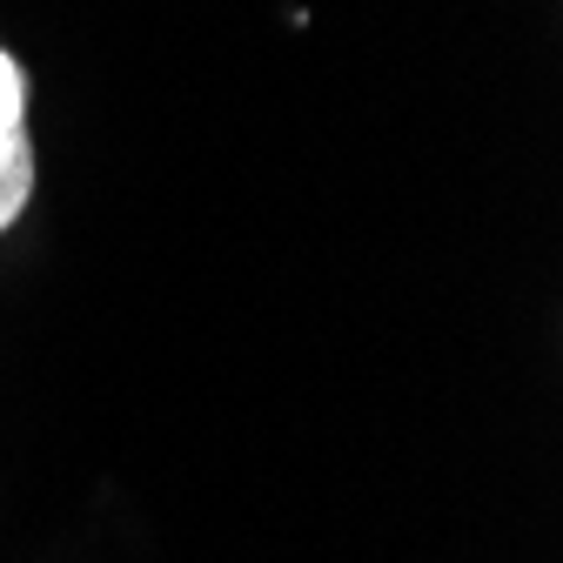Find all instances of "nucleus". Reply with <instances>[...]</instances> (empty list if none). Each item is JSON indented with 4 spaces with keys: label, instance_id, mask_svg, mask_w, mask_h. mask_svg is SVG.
I'll return each instance as SVG.
<instances>
[{
    "label": "nucleus",
    "instance_id": "1",
    "mask_svg": "<svg viewBox=\"0 0 563 563\" xmlns=\"http://www.w3.org/2000/svg\"><path fill=\"white\" fill-rule=\"evenodd\" d=\"M27 195H34V141L27 128H0V229H14Z\"/></svg>",
    "mask_w": 563,
    "mask_h": 563
},
{
    "label": "nucleus",
    "instance_id": "2",
    "mask_svg": "<svg viewBox=\"0 0 563 563\" xmlns=\"http://www.w3.org/2000/svg\"><path fill=\"white\" fill-rule=\"evenodd\" d=\"M27 81H21V60L0 54V128H27Z\"/></svg>",
    "mask_w": 563,
    "mask_h": 563
}]
</instances>
